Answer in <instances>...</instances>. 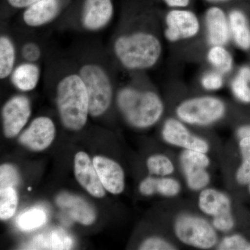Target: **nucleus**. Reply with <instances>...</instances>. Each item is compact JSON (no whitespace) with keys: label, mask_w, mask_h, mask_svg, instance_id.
<instances>
[{"label":"nucleus","mask_w":250,"mask_h":250,"mask_svg":"<svg viewBox=\"0 0 250 250\" xmlns=\"http://www.w3.org/2000/svg\"><path fill=\"white\" fill-rule=\"evenodd\" d=\"M174 232L184 244L199 249H210L218 241L214 228L205 219L195 215L178 217L174 223Z\"/></svg>","instance_id":"423d86ee"},{"label":"nucleus","mask_w":250,"mask_h":250,"mask_svg":"<svg viewBox=\"0 0 250 250\" xmlns=\"http://www.w3.org/2000/svg\"><path fill=\"white\" fill-rule=\"evenodd\" d=\"M57 205L69 216L83 225H90L96 219V211L93 206L84 199L73 195L62 192L57 197Z\"/></svg>","instance_id":"2eb2a0df"},{"label":"nucleus","mask_w":250,"mask_h":250,"mask_svg":"<svg viewBox=\"0 0 250 250\" xmlns=\"http://www.w3.org/2000/svg\"><path fill=\"white\" fill-rule=\"evenodd\" d=\"M239 147L242 164L237 170L236 177L238 183L245 185L250 182V137L242 138Z\"/></svg>","instance_id":"cd10ccee"},{"label":"nucleus","mask_w":250,"mask_h":250,"mask_svg":"<svg viewBox=\"0 0 250 250\" xmlns=\"http://www.w3.org/2000/svg\"><path fill=\"white\" fill-rule=\"evenodd\" d=\"M238 135L241 139L244 137H250V125L242 126L238 130Z\"/></svg>","instance_id":"4c0bfd02"},{"label":"nucleus","mask_w":250,"mask_h":250,"mask_svg":"<svg viewBox=\"0 0 250 250\" xmlns=\"http://www.w3.org/2000/svg\"><path fill=\"white\" fill-rule=\"evenodd\" d=\"M148 170L151 174L166 177L173 173V163L166 156L156 154L150 156L147 161Z\"/></svg>","instance_id":"c85d7f7f"},{"label":"nucleus","mask_w":250,"mask_h":250,"mask_svg":"<svg viewBox=\"0 0 250 250\" xmlns=\"http://www.w3.org/2000/svg\"><path fill=\"white\" fill-rule=\"evenodd\" d=\"M213 228L218 231L227 232L234 226V220L231 213L213 218Z\"/></svg>","instance_id":"f704fd0d"},{"label":"nucleus","mask_w":250,"mask_h":250,"mask_svg":"<svg viewBox=\"0 0 250 250\" xmlns=\"http://www.w3.org/2000/svg\"><path fill=\"white\" fill-rule=\"evenodd\" d=\"M206 1L209 3H223L230 1V0H206Z\"/></svg>","instance_id":"58836bf2"},{"label":"nucleus","mask_w":250,"mask_h":250,"mask_svg":"<svg viewBox=\"0 0 250 250\" xmlns=\"http://www.w3.org/2000/svg\"><path fill=\"white\" fill-rule=\"evenodd\" d=\"M39 0H3L5 6L12 11H23Z\"/></svg>","instance_id":"c9c22d12"},{"label":"nucleus","mask_w":250,"mask_h":250,"mask_svg":"<svg viewBox=\"0 0 250 250\" xmlns=\"http://www.w3.org/2000/svg\"><path fill=\"white\" fill-rule=\"evenodd\" d=\"M233 95L243 103H250V67H241L231 83Z\"/></svg>","instance_id":"a878e982"},{"label":"nucleus","mask_w":250,"mask_h":250,"mask_svg":"<svg viewBox=\"0 0 250 250\" xmlns=\"http://www.w3.org/2000/svg\"><path fill=\"white\" fill-rule=\"evenodd\" d=\"M31 114V102L27 97L17 95L10 98L1 110L5 136L7 138L17 136L27 124Z\"/></svg>","instance_id":"1a4fd4ad"},{"label":"nucleus","mask_w":250,"mask_h":250,"mask_svg":"<svg viewBox=\"0 0 250 250\" xmlns=\"http://www.w3.org/2000/svg\"><path fill=\"white\" fill-rule=\"evenodd\" d=\"M208 62L222 73H228L233 67V59L223 45H214L207 54Z\"/></svg>","instance_id":"b1692460"},{"label":"nucleus","mask_w":250,"mask_h":250,"mask_svg":"<svg viewBox=\"0 0 250 250\" xmlns=\"http://www.w3.org/2000/svg\"><path fill=\"white\" fill-rule=\"evenodd\" d=\"M47 215L43 210L33 208L21 213L16 219L18 228L23 231H31L40 228L46 223Z\"/></svg>","instance_id":"393cba45"},{"label":"nucleus","mask_w":250,"mask_h":250,"mask_svg":"<svg viewBox=\"0 0 250 250\" xmlns=\"http://www.w3.org/2000/svg\"><path fill=\"white\" fill-rule=\"evenodd\" d=\"M55 125L48 117L35 118L23 131L19 141L31 150L42 151L48 147L55 136Z\"/></svg>","instance_id":"f8f14e48"},{"label":"nucleus","mask_w":250,"mask_h":250,"mask_svg":"<svg viewBox=\"0 0 250 250\" xmlns=\"http://www.w3.org/2000/svg\"><path fill=\"white\" fill-rule=\"evenodd\" d=\"M230 33L239 48L250 50V24L246 15L239 9H233L229 14Z\"/></svg>","instance_id":"aec40b11"},{"label":"nucleus","mask_w":250,"mask_h":250,"mask_svg":"<svg viewBox=\"0 0 250 250\" xmlns=\"http://www.w3.org/2000/svg\"><path fill=\"white\" fill-rule=\"evenodd\" d=\"M162 136L164 141L172 146L204 153L209 150V146L205 140L192 134L183 123L173 118L166 122Z\"/></svg>","instance_id":"9b49d317"},{"label":"nucleus","mask_w":250,"mask_h":250,"mask_svg":"<svg viewBox=\"0 0 250 250\" xmlns=\"http://www.w3.org/2000/svg\"><path fill=\"white\" fill-rule=\"evenodd\" d=\"M73 0H39L22 11V22L27 27L39 29L53 22Z\"/></svg>","instance_id":"6e6552de"},{"label":"nucleus","mask_w":250,"mask_h":250,"mask_svg":"<svg viewBox=\"0 0 250 250\" xmlns=\"http://www.w3.org/2000/svg\"><path fill=\"white\" fill-rule=\"evenodd\" d=\"M20 182L19 174L14 166L9 164L1 166L0 168V189L17 187Z\"/></svg>","instance_id":"2f4dec72"},{"label":"nucleus","mask_w":250,"mask_h":250,"mask_svg":"<svg viewBox=\"0 0 250 250\" xmlns=\"http://www.w3.org/2000/svg\"><path fill=\"white\" fill-rule=\"evenodd\" d=\"M181 165L185 174L188 186L191 190H202L209 184L210 176L206 170L207 167L184 161H181Z\"/></svg>","instance_id":"5701e85b"},{"label":"nucleus","mask_w":250,"mask_h":250,"mask_svg":"<svg viewBox=\"0 0 250 250\" xmlns=\"http://www.w3.org/2000/svg\"><path fill=\"white\" fill-rule=\"evenodd\" d=\"M20 53L24 62H38L42 58V47L35 41H27L21 46Z\"/></svg>","instance_id":"7c9ffc66"},{"label":"nucleus","mask_w":250,"mask_h":250,"mask_svg":"<svg viewBox=\"0 0 250 250\" xmlns=\"http://www.w3.org/2000/svg\"><path fill=\"white\" fill-rule=\"evenodd\" d=\"M207 37L210 45H225L229 41L230 27L225 11L218 6H212L205 14Z\"/></svg>","instance_id":"dca6fc26"},{"label":"nucleus","mask_w":250,"mask_h":250,"mask_svg":"<svg viewBox=\"0 0 250 250\" xmlns=\"http://www.w3.org/2000/svg\"><path fill=\"white\" fill-rule=\"evenodd\" d=\"M166 24L165 36L170 42L190 39L200 31L198 18L189 10H171L166 15Z\"/></svg>","instance_id":"9d476101"},{"label":"nucleus","mask_w":250,"mask_h":250,"mask_svg":"<svg viewBox=\"0 0 250 250\" xmlns=\"http://www.w3.org/2000/svg\"><path fill=\"white\" fill-rule=\"evenodd\" d=\"M77 73L88 93L90 116H101L110 107L113 99V85L107 70L98 62H89L82 64Z\"/></svg>","instance_id":"20e7f679"},{"label":"nucleus","mask_w":250,"mask_h":250,"mask_svg":"<svg viewBox=\"0 0 250 250\" xmlns=\"http://www.w3.org/2000/svg\"><path fill=\"white\" fill-rule=\"evenodd\" d=\"M175 247L166 240L158 237H152L145 241L140 247L142 250H174Z\"/></svg>","instance_id":"473e14b6"},{"label":"nucleus","mask_w":250,"mask_h":250,"mask_svg":"<svg viewBox=\"0 0 250 250\" xmlns=\"http://www.w3.org/2000/svg\"><path fill=\"white\" fill-rule=\"evenodd\" d=\"M202 85L206 90H216L223 85V78L218 72L206 74L202 79Z\"/></svg>","instance_id":"72a5a7b5"},{"label":"nucleus","mask_w":250,"mask_h":250,"mask_svg":"<svg viewBox=\"0 0 250 250\" xmlns=\"http://www.w3.org/2000/svg\"><path fill=\"white\" fill-rule=\"evenodd\" d=\"M56 102L65 128L79 131L85 126L90 115L89 100L84 82L77 72L66 74L59 80Z\"/></svg>","instance_id":"f03ea898"},{"label":"nucleus","mask_w":250,"mask_h":250,"mask_svg":"<svg viewBox=\"0 0 250 250\" xmlns=\"http://www.w3.org/2000/svg\"><path fill=\"white\" fill-rule=\"evenodd\" d=\"M169 7L182 9L187 7L190 4V0H163Z\"/></svg>","instance_id":"e433bc0d"},{"label":"nucleus","mask_w":250,"mask_h":250,"mask_svg":"<svg viewBox=\"0 0 250 250\" xmlns=\"http://www.w3.org/2000/svg\"><path fill=\"white\" fill-rule=\"evenodd\" d=\"M17 48L12 38L6 34L0 36V79L9 78L16 65Z\"/></svg>","instance_id":"4be33fe9"},{"label":"nucleus","mask_w":250,"mask_h":250,"mask_svg":"<svg viewBox=\"0 0 250 250\" xmlns=\"http://www.w3.org/2000/svg\"><path fill=\"white\" fill-rule=\"evenodd\" d=\"M226 111L225 103L211 96L189 99L177 106L179 119L188 124L205 126L221 119Z\"/></svg>","instance_id":"39448f33"},{"label":"nucleus","mask_w":250,"mask_h":250,"mask_svg":"<svg viewBox=\"0 0 250 250\" xmlns=\"http://www.w3.org/2000/svg\"><path fill=\"white\" fill-rule=\"evenodd\" d=\"M220 250H250V242L238 234L224 238L218 247Z\"/></svg>","instance_id":"c756f323"},{"label":"nucleus","mask_w":250,"mask_h":250,"mask_svg":"<svg viewBox=\"0 0 250 250\" xmlns=\"http://www.w3.org/2000/svg\"><path fill=\"white\" fill-rule=\"evenodd\" d=\"M41 75V68L38 62L23 61L16 65L9 79L14 88L27 93L32 91L38 86Z\"/></svg>","instance_id":"a211bd4d"},{"label":"nucleus","mask_w":250,"mask_h":250,"mask_svg":"<svg viewBox=\"0 0 250 250\" xmlns=\"http://www.w3.org/2000/svg\"><path fill=\"white\" fill-rule=\"evenodd\" d=\"M140 191L144 195H152L159 193L166 197H174L178 195L181 186L175 179L167 177H149L145 179L140 184Z\"/></svg>","instance_id":"412c9836"},{"label":"nucleus","mask_w":250,"mask_h":250,"mask_svg":"<svg viewBox=\"0 0 250 250\" xmlns=\"http://www.w3.org/2000/svg\"><path fill=\"white\" fill-rule=\"evenodd\" d=\"M93 162L105 190L115 195L121 193L125 188V174L121 166L100 156H95Z\"/></svg>","instance_id":"4468645a"},{"label":"nucleus","mask_w":250,"mask_h":250,"mask_svg":"<svg viewBox=\"0 0 250 250\" xmlns=\"http://www.w3.org/2000/svg\"><path fill=\"white\" fill-rule=\"evenodd\" d=\"M18 195L14 188L0 189V218L6 220L14 215L18 206Z\"/></svg>","instance_id":"bb28decb"},{"label":"nucleus","mask_w":250,"mask_h":250,"mask_svg":"<svg viewBox=\"0 0 250 250\" xmlns=\"http://www.w3.org/2000/svg\"><path fill=\"white\" fill-rule=\"evenodd\" d=\"M75 174L77 180L90 195L98 198L105 195V188L100 181L93 162L86 153H77L75 158Z\"/></svg>","instance_id":"ddd939ff"},{"label":"nucleus","mask_w":250,"mask_h":250,"mask_svg":"<svg viewBox=\"0 0 250 250\" xmlns=\"http://www.w3.org/2000/svg\"><path fill=\"white\" fill-rule=\"evenodd\" d=\"M117 104L126 121L137 128L156 124L164 111V103L157 94L131 86H125L118 91Z\"/></svg>","instance_id":"7ed1b4c3"},{"label":"nucleus","mask_w":250,"mask_h":250,"mask_svg":"<svg viewBox=\"0 0 250 250\" xmlns=\"http://www.w3.org/2000/svg\"><path fill=\"white\" fill-rule=\"evenodd\" d=\"M249 189H250V182L249 183Z\"/></svg>","instance_id":"ea45409f"},{"label":"nucleus","mask_w":250,"mask_h":250,"mask_svg":"<svg viewBox=\"0 0 250 250\" xmlns=\"http://www.w3.org/2000/svg\"><path fill=\"white\" fill-rule=\"evenodd\" d=\"M73 243L72 237L65 230L57 228L34 237L21 249L66 250L71 249Z\"/></svg>","instance_id":"f3484780"},{"label":"nucleus","mask_w":250,"mask_h":250,"mask_svg":"<svg viewBox=\"0 0 250 250\" xmlns=\"http://www.w3.org/2000/svg\"><path fill=\"white\" fill-rule=\"evenodd\" d=\"M77 6L81 26L88 32L103 31L114 16L113 0H79Z\"/></svg>","instance_id":"0eeeda50"},{"label":"nucleus","mask_w":250,"mask_h":250,"mask_svg":"<svg viewBox=\"0 0 250 250\" xmlns=\"http://www.w3.org/2000/svg\"><path fill=\"white\" fill-rule=\"evenodd\" d=\"M198 205L203 213L213 218L231 213L230 199L225 193L215 189L202 190L199 197Z\"/></svg>","instance_id":"6ab92c4d"},{"label":"nucleus","mask_w":250,"mask_h":250,"mask_svg":"<svg viewBox=\"0 0 250 250\" xmlns=\"http://www.w3.org/2000/svg\"><path fill=\"white\" fill-rule=\"evenodd\" d=\"M113 52L122 66L128 70H144L156 65L160 59V41L147 31L122 34L115 39Z\"/></svg>","instance_id":"f257e3e1"}]
</instances>
